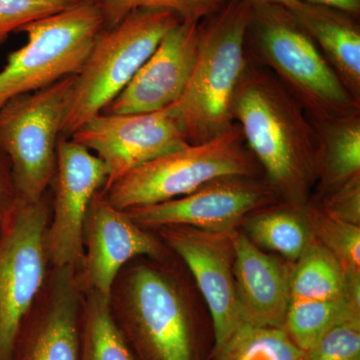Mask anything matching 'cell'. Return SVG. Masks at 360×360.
I'll use <instances>...</instances> for the list:
<instances>
[{"instance_id": "cell-31", "label": "cell", "mask_w": 360, "mask_h": 360, "mask_svg": "<svg viewBox=\"0 0 360 360\" xmlns=\"http://www.w3.org/2000/svg\"><path fill=\"white\" fill-rule=\"evenodd\" d=\"M302 1L338 9L354 18H359L360 13V0H302Z\"/></svg>"}, {"instance_id": "cell-8", "label": "cell", "mask_w": 360, "mask_h": 360, "mask_svg": "<svg viewBox=\"0 0 360 360\" xmlns=\"http://www.w3.org/2000/svg\"><path fill=\"white\" fill-rule=\"evenodd\" d=\"M49 210L44 198L18 201L0 236V360H13L46 269Z\"/></svg>"}, {"instance_id": "cell-5", "label": "cell", "mask_w": 360, "mask_h": 360, "mask_svg": "<svg viewBox=\"0 0 360 360\" xmlns=\"http://www.w3.org/2000/svg\"><path fill=\"white\" fill-rule=\"evenodd\" d=\"M180 21L174 11L143 8L103 28L75 77L61 136L70 139L87 120L103 112Z\"/></svg>"}, {"instance_id": "cell-13", "label": "cell", "mask_w": 360, "mask_h": 360, "mask_svg": "<svg viewBox=\"0 0 360 360\" xmlns=\"http://www.w3.org/2000/svg\"><path fill=\"white\" fill-rule=\"evenodd\" d=\"M232 231H205L186 225L161 227V236L189 267L207 303L214 349L243 324L234 281Z\"/></svg>"}, {"instance_id": "cell-6", "label": "cell", "mask_w": 360, "mask_h": 360, "mask_svg": "<svg viewBox=\"0 0 360 360\" xmlns=\"http://www.w3.org/2000/svg\"><path fill=\"white\" fill-rule=\"evenodd\" d=\"M70 75L0 108V148L11 160L20 200H41L56 172V148L75 89Z\"/></svg>"}, {"instance_id": "cell-23", "label": "cell", "mask_w": 360, "mask_h": 360, "mask_svg": "<svg viewBox=\"0 0 360 360\" xmlns=\"http://www.w3.org/2000/svg\"><path fill=\"white\" fill-rule=\"evenodd\" d=\"M285 329L243 323L220 347L213 360H305Z\"/></svg>"}, {"instance_id": "cell-28", "label": "cell", "mask_w": 360, "mask_h": 360, "mask_svg": "<svg viewBox=\"0 0 360 360\" xmlns=\"http://www.w3.org/2000/svg\"><path fill=\"white\" fill-rule=\"evenodd\" d=\"M305 360H360V315L329 328L307 350Z\"/></svg>"}, {"instance_id": "cell-27", "label": "cell", "mask_w": 360, "mask_h": 360, "mask_svg": "<svg viewBox=\"0 0 360 360\" xmlns=\"http://www.w3.org/2000/svg\"><path fill=\"white\" fill-rule=\"evenodd\" d=\"M84 0H0V46L22 26L70 11Z\"/></svg>"}, {"instance_id": "cell-3", "label": "cell", "mask_w": 360, "mask_h": 360, "mask_svg": "<svg viewBox=\"0 0 360 360\" xmlns=\"http://www.w3.org/2000/svg\"><path fill=\"white\" fill-rule=\"evenodd\" d=\"M257 61L274 73L311 122L360 115V101L341 82L314 39L285 7L250 0Z\"/></svg>"}, {"instance_id": "cell-20", "label": "cell", "mask_w": 360, "mask_h": 360, "mask_svg": "<svg viewBox=\"0 0 360 360\" xmlns=\"http://www.w3.org/2000/svg\"><path fill=\"white\" fill-rule=\"evenodd\" d=\"M316 130L319 193L360 175V115L312 122Z\"/></svg>"}, {"instance_id": "cell-33", "label": "cell", "mask_w": 360, "mask_h": 360, "mask_svg": "<svg viewBox=\"0 0 360 360\" xmlns=\"http://www.w3.org/2000/svg\"><path fill=\"white\" fill-rule=\"evenodd\" d=\"M4 225H6V224H0V236H1L2 229H4Z\"/></svg>"}, {"instance_id": "cell-9", "label": "cell", "mask_w": 360, "mask_h": 360, "mask_svg": "<svg viewBox=\"0 0 360 360\" xmlns=\"http://www.w3.org/2000/svg\"><path fill=\"white\" fill-rule=\"evenodd\" d=\"M281 198L266 179L231 176L212 180L181 198L123 210L139 225H186L210 231H236L251 213Z\"/></svg>"}, {"instance_id": "cell-2", "label": "cell", "mask_w": 360, "mask_h": 360, "mask_svg": "<svg viewBox=\"0 0 360 360\" xmlns=\"http://www.w3.org/2000/svg\"><path fill=\"white\" fill-rule=\"evenodd\" d=\"M253 20L250 0H229L198 26V54L184 94L167 110L188 143L210 141L234 124L233 101L245 75Z\"/></svg>"}, {"instance_id": "cell-18", "label": "cell", "mask_w": 360, "mask_h": 360, "mask_svg": "<svg viewBox=\"0 0 360 360\" xmlns=\"http://www.w3.org/2000/svg\"><path fill=\"white\" fill-rule=\"evenodd\" d=\"M288 11L314 39L343 84L360 101V28L356 18L304 1Z\"/></svg>"}, {"instance_id": "cell-21", "label": "cell", "mask_w": 360, "mask_h": 360, "mask_svg": "<svg viewBox=\"0 0 360 360\" xmlns=\"http://www.w3.org/2000/svg\"><path fill=\"white\" fill-rule=\"evenodd\" d=\"M290 276V300H331L352 295L360 300V281H347L338 259L312 239Z\"/></svg>"}, {"instance_id": "cell-10", "label": "cell", "mask_w": 360, "mask_h": 360, "mask_svg": "<svg viewBox=\"0 0 360 360\" xmlns=\"http://www.w3.org/2000/svg\"><path fill=\"white\" fill-rule=\"evenodd\" d=\"M70 139L96 151L108 170V189L130 170L188 144L167 108L150 113H98Z\"/></svg>"}, {"instance_id": "cell-14", "label": "cell", "mask_w": 360, "mask_h": 360, "mask_svg": "<svg viewBox=\"0 0 360 360\" xmlns=\"http://www.w3.org/2000/svg\"><path fill=\"white\" fill-rule=\"evenodd\" d=\"M200 22L180 21L103 112L150 113L165 110L184 94L198 54Z\"/></svg>"}, {"instance_id": "cell-26", "label": "cell", "mask_w": 360, "mask_h": 360, "mask_svg": "<svg viewBox=\"0 0 360 360\" xmlns=\"http://www.w3.org/2000/svg\"><path fill=\"white\" fill-rule=\"evenodd\" d=\"M103 16L104 28L112 27L137 9H167L182 21L200 22L219 11L229 0H89Z\"/></svg>"}, {"instance_id": "cell-19", "label": "cell", "mask_w": 360, "mask_h": 360, "mask_svg": "<svg viewBox=\"0 0 360 360\" xmlns=\"http://www.w3.org/2000/svg\"><path fill=\"white\" fill-rule=\"evenodd\" d=\"M303 205L286 201L262 208L246 217L243 232L260 250L274 251L290 262H297L314 239Z\"/></svg>"}, {"instance_id": "cell-25", "label": "cell", "mask_w": 360, "mask_h": 360, "mask_svg": "<svg viewBox=\"0 0 360 360\" xmlns=\"http://www.w3.org/2000/svg\"><path fill=\"white\" fill-rule=\"evenodd\" d=\"M303 212L312 238L338 259L345 274L360 276V225L333 219L309 201Z\"/></svg>"}, {"instance_id": "cell-32", "label": "cell", "mask_w": 360, "mask_h": 360, "mask_svg": "<svg viewBox=\"0 0 360 360\" xmlns=\"http://www.w3.org/2000/svg\"><path fill=\"white\" fill-rule=\"evenodd\" d=\"M255 1L269 2V4H278L288 9H293L302 0H255Z\"/></svg>"}, {"instance_id": "cell-24", "label": "cell", "mask_w": 360, "mask_h": 360, "mask_svg": "<svg viewBox=\"0 0 360 360\" xmlns=\"http://www.w3.org/2000/svg\"><path fill=\"white\" fill-rule=\"evenodd\" d=\"M80 360H134L110 311V300L90 291L84 307Z\"/></svg>"}, {"instance_id": "cell-1", "label": "cell", "mask_w": 360, "mask_h": 360, "mask_svg": "<svg viewBox=\"0 0 360 360\" xmlns=\"http://www.w3.org/2000/svg\"><path fill=\"white\" fill-rule=\"evenodd\" d=\"M232 111L246 146L279 196L307 202L317 179L316 130L302 104L251 54Z\"/></svg>"}, {"instance_id": "cell-17", "label": "cell", "mask_w": 360, "mask_h": 360, "mask_svg": "<svg viewBox=\"0 0 360 360\" xmlns=\"http://www.w3.org/2000/svg\"><path fill=\"white\" fill-rule=\"evenodd\" d=\"M79 295L75 267L56 269L51 300L13 360H80Z\"/></svg>"}, {"instance_id": "cell-12", "label": "cell", "mask_w": 360, "mask_h": 360, "mask_svg": "<svg viewBox=\"0 0 360 360\" xmlns=\"http://www.w3.org/2000/svg\"><path fill=\"white\" fill-rule=\"evenodd\" d=\"M125 312L148 360H193L191 321L181 295L160 272L134 269L125 290Z\"/></svg>"}, {"instance_id": "cell-7", "label": "cell", "mask_w": 360, "mask_h": 360, "mask_svg": "<svg viewBox=\"0 0 360 360\" xmlns=\"http://www.w3.org/2000/svg\"><path fill=\"white\" fill-rule=\"evenodd\" d=\"M104 28L92 2L22 26L27 44L11 52L0 71V108L14 97L56 84L82 70Z\"/></svg>"}, {"instance_id": "cell-16", "label": "cell", "mask_w": 360, "mask_h": 360, "mask_svg": "<svg viewBox=\"0 0 360 360\" xmlns=\"http://www.w3.org/2000/svg\"><path fill=\"white\" fill-rule=\"evenodd\" d=\"M233 274L243 323L284 328L292 269L257 248L243 231H232Z\"/></svg>"}, {"instance_id": "cell-22", "label": "cell", "mask_w": 360, "mask_h": 360, "mask_svg": "<svg viewBox=\"0 0 360 360\" xmlns=\"http://www.w3.org/2000/svg\"><path fill=\"white\" fill-rule=\"evenodd\" d=\"M360 315V300L352 295L331 300H290L284 329L297 347L307 352L329 328Z\"/></svg>"}, {"instance_id": "cell-4", "label": "cell", "mask_w": 360, "mask_h": 360, "mask_svg": "<svg viewBox=\"0 0 360 360\" xmlns=\"http://www.w3.org/2000/svg\"><path fill=\"white\" fill-rule=\"evenodd\" d=\"M260 172L240 127L234 123L210 141L188 143L148 161L103 191L111 205L127 210L181 198L212 180L260 176Z\"/></svg>"}, {"instance_id": "cell-15", "label": "cell", "mask_w": 360, "mask_h": 360, "mask_svg": "<svg viewBox=\"0 0 360 360\" xmlns=\"http://www.w3.org/2000/svg\"><path fill=\"white\" fill-rule=\"evenodd\" d=\"M84 283L90 291L111 300L120 269L139 255L158 257L161 245L127 212L115 207L103 189L92 198L84 229Z\"/></svg>"}, {"instance_id": "cell-11", "label": "cell", "mask_w": 360, "mask_h": 360, "mask_svg": "<svg viewBox=\"0 0 360 360\" xmlns=\"http://www.w3.org/2000/svg\"><path fill=\"white\" fill-rule=\"evenodd\" d=\"M56 198L47 226V257L56 269L75 267L82 260L85 217L92 198L103 189L108 170L98 156L60 136L56 148Z\"/></svg>"}, {"instance_id": "cell-29", "label": "cell", "mask_w": 360, "mask_h": 360, "mask_svg": "<svg viewBox=\"0 0 360 360\" xmlns=\"http://www.w3.org/2000/svg\"><path fill=\"white\" fill-rule=\"evenodd\" d=\"M317 206L329 217L360 225V175L319 193Z\"/></svg>"}, {"instance_id": "cell-30", "label": "cell", "mask_w": 360, "mask_h": 360, "mask_svg": "<svg viewBox=\"0 0 360 360\" xmlns=\"http://www.w3.org/2000/svg\"><path fill=\"white\" fill-rule=\"evenodd\" d=\"M20 196L14 182L13 168L6 153L0 148V224H6L18 207Z\"/></svg>"}]
</instances>
